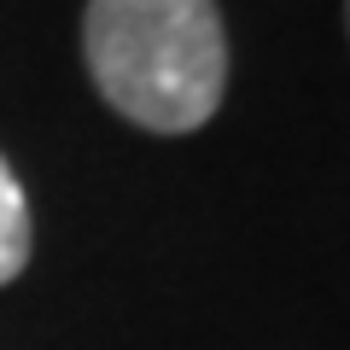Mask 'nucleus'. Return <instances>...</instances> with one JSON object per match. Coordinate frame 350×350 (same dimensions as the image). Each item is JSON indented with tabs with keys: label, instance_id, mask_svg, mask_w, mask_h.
Masks as SVG:
<instances>
[{
	"label": "nucleus",
	"instance_id": "nucleus-1",
	"mask_svg": "<svg viewBox=\"0 0 350 350\" xmlns=\"http://www.w3.org/2000/svg\"><path fill=\"white\" fill-rule=\"evenodd\" d=\"M82 53L105 105L152 135H193L228 88L216 0H88Z\"/></svg>",
	"mask_w": 350,
	"mask_h": 350
},
{
	"label": "nucleus",
	"instance_id": "nucleus-2",
	"mask_svg": "<svg viewBox=\"0 0 350 350\" xmlns=\"http://www.w3.org/2000/svg\"><path fill=\"white\" fill-rule=\"evenodd\" d=\"M24 262H29V204L12 163L0 158V286L24 275Z\"/></svg>",
	"mask_w": 350,
	"mask_h": 350
}]
</instances>
